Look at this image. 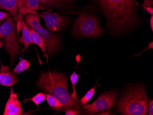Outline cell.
<instances>
[{
    "instance_id": "cell-1",
    "label": "cell",
    "mask_w": 153,
    "mask_h": 115,
    "mask_svg": "<svg viewBox=\"0 0 153 115\" xmlns=\"http://www.w3.org/2000/svg\"><path fill=\"white\" fill-rule=\"evenodd\" d=\"M114 33L125 32L137 23L136 4L134 0H97Z\"/></svg>"
},
{
    "instance_id": "cell-2",
    "label": "cell",
    "mask_w": 153,
    "mask_h": 115,
    "mask_svg": "<svg viewBox=\"0 0 153 115\" xmlns=\"http://www.w3.org/2000/svg\"><path fill=\"white\" fill-rule=\"evenodd\" d=\"M68 78L63 73L42 71L36 83L39 89L56 98L64 108L79 105V101L74 100L68 91Z\"/></svg>"
},
{
    "instance_id": "cell-3",
    "label": "cell",
    "mask_w": 153,
    "mask_h": 115,
    "mask_svg": "<svg viewBox=\"0 0 153 115\" xmlns=\"http://www.w3.org/2000/svg\"><path fill=\"white\" fill-rule=\"evenodd\" d=\"M148 99L144 86H135L121 97L117 108L122 115H146L148 107Z\"/></svg>"
},
{
    "instance_id": "cell-4",
    "label": "cell",
    "mask_w": 153,
    "mask_h": 115,
    "mask_svg": "<svg viewBox=\"0 0 153 115\" xmlns=\"http://www.w3.org/2000/svg\"><path fill=\"white\" fill-rule=\"evenodd\" d=\"M17 31L16 24L11 16L7 17L6 21L0 25V42L10 55L11 66L21 52Z\"/></svg>"
},
{
    "instance_id": "cell-5",
    "label": "cell",
    "mask_w": 153,
    "mask_h": 115,
    "mask_svg": "<svg viewBox=\"0 0 153 115\" xmlns=\"http://www.w3.org/2000/svg\"><path fill=\"white\" fill-rule=\"evenodd\" d=\"M40 14L29 13L24 17L25 22L30 27L35 30L42 37L47 44V52L51 56L58 52L61 49V40L58 33L52 35L48 29H45L40 24Z\"/></svg>"
},
{
    "instance_id": "cell-6",
    "label": "cell",
    "mask_w": 153,
    "mask_h": 115,
    "mask_svg": "<svg viewBox=\"0 0 153 115\" xmlns=\"http://www.w3.org/2000/svg\"><path fill=\"white\" fill-rule=\"evenodd\" d=\"M72 32L73 35L77 37L94 38L100 36L104 30L100 26L96 17L82 14L76 20Z\"/></svg>"
},
{
    "instance_id": "cell-7",
    "label": "cell",
    "mask_w": 153,
    "mask_h": 115,
    "mask_svg": "<svg viewBox=\"0 0 153 115\" xmlns=\"http://www.w3.org/2000/svg\"><path fill=\"white\" fill-rule=\"evenodd\" d=\"M118 94L117 90H113L101 94L92 104L82 106L83 114L93 115L114 107Z\"/></svg>"
},
{
    "instance_id": "cell-8",
    "label": "cell",
    "mask_w": 153,
    "mask_h": 115,
    "mask_svg": "<svg viewBox=\"0 0 153 115\" xmlns=\"http://www.w3.org/2000/svg\"><path fill=\"white\" fill-rule=\"evenodd\" d=\"M40 17L45 20V26L50 31L56 32L63 30L69 24V19L65 15H61L58 13L43 11L40 13Z\"/></svg>"
},
{
    "instance_id": "cell-9",
    "label": "cell",
    "mask_w": 153,
    "mask_h": 115,
    "mask_svg": "<svg viewBox=\"0 0 153 115\" xmlns=\"http://www.w3.org/2000/svg\"><path fill=\"white\" fill-rule=\"evenodd\" d=\"M23 114L20 102L18 98V94L14 92L11 88L10 96L5 106L3 115H20Z\"/></svg>"
},
{
    "instance_id": "cell-10",
    "label": "cell",
    "mask_w": 153,
    "mask_h": 115,
    "mask_svg": "<svg viewBox=\"0 0 153 115\" xmlns=\"http://www.w3.org/2000/svg\"><path fill=\"white\" fill-rule=\"evenodd\" d=\"M0 70V85L10 87L15 85L19 81L16 74L10 71L8 67L4 66Z\"/></svg>"
},
{
    "instance_id": "cell-11",
    "label": "cell",
    "mask_w": 153,
    "mask_h": 115,
    "mask_svg": "<svg viewBox=\"0 0 153 115\" xmlns=\"http://www.w3.org/2000/svg\"><path fill=\"white\" fill-rule=\"evenodd\" d=\"M31 35V44H36L40 48L48 62V56L46 49L47 44L45 39L40 36L35 30L30 27Z\"/></svg>"
},
{
    "instance_id": "cell-12",
    "label": "cell",
    "mask_w": 153,
    "mask_h": 115,
    "mask_svg": "<svg viewBox=\"0 0 153 115\" xmlns=\"http://www.w3.org/2000/svg\"><path fill=\"white\" fill-rule=\"evenodd\" d=\"M0 9L6 10L9 13L11 17L14 18L19 12L17 0H0Z\"/></svg>"
},
{
    "instance_id": "cell-13",
    "label": "cell",
    "mask_w": 153,
    "mask_h": 115,
    "mask_svg": "<svg viewBox=\"0 0 153 115\" xmlns=\"http://www.w3.org/2000/svg\"><path fill=\"white\" fill-rule=\"evenodd\" d=\"M22 25L21 31L22 33V37L21 38L19 41L21 43L24 45V49L25 51L27 50L29 45L31 44V35L30 31V27L24 21L22 20Z\"/></svg>"
},
{
    "instance_id": "cell-14",
    "label": "cell",
    "mask_w": 153,
    "mask_h": 115,
    "mask_svg": "<svg viewBox=\"0 0 153 115\" xmlns=\"http://www.w3.org/2000/svg\"><path fill=\"white\" fill-rule=\"evenodd\" d=\"M24 7L30 10H45L47 9L48 11H52V10L45 7L42 5H39L38 0H22L19 4V8Z\"/></svg>"
},
{
    "instance_id": "cell-15",
    "label": "cell",
    "mask_w": 153,
    "mask_h": 115,
    "mask_svg": "<svg viewBox=\"0 0 153 115\" xmlns=\"http://www.w3.org/2000/svg\"><path fill=\"white\" fill-rule=\"evenodd\" d=\"M72 0H46L47 7L56 9L66 8L71 5Z\"/></svg>"
},
{
    "instance_id": "cell-16",
    "label": "cell",
    "mask_w": 153,
    "mask_h": 115,
    "mask_svg": "<svg viewBox=\"0 0 153 115\" xmlns=\"http://www.w3.org/2000/svg\"><path fill=\"white\" fill-rule=\"evenodd\" d=\"M46 101L48 105L52 107V109L56 111H60L64 108V106L56 98L49 93H45Z\"/></svg>"
},
{
    "instance_id": "cell-17",
    "label": "cell",
    "mask_w": 153,
    "mask_h": 115,
    "mask_svg": "<svg viewBox=\"0 0 153 115\" xmlns=\"http://www.w3.org/2000/svg\"><path fill=\"white\" fill-rule=\"evenodd\" d=\"M46 99V96L45 94L43 93H38L36 95L33 96V97L29 99H25L24 100H23V102L24 103H26L29 101H32L37 106L38 109H39V106L40 104L43 102L44 100Z\"/></svg>"
},
{
    "instance_id": "cell-18",
    "label": "cell",
    "mask_w": 153,
    "mask_h": 115,
    "mask_svg": "<svg viewBox=\"0 0 153 115\" xmlns=\"http://www.w3.org/2000/svg\"><path fill=\"white\" fill-rule=\"evenodd\" d=\"M30 62L27 60L24 59H21L13 72L16 74L22 73L30 68Z\"/></svg>"
},
{
    "instance_id": "cell-19",
    "label": "cell",
    "mask_w": 153,
    "mask_h": 115,
    "mask_svg": "<svg viewBox=\"0 0 153 115\" xmlns=\"http://www.w3.org/2000/svg\"><path fill=\"white\" fill-rule=\"evenodd\" d=\"M62 111L65 112L66 115H78L80 114L82 111V108L80 105L76 106L66 107H64L61 111H58L56 113Z\"/></svg>"
},
{
    "instance_id": "cell-20",
    "label": "cell",
    "mask_w": 153,
    "mask_h": 115,
    "mask_svg": "<svg viewBox=\"0 0 153 115\" xmlns=\"http://www.w3.org/2000/svg\"><path fill=\"white\" fill-rule=\"evenodd\" d=\"M70 79L72 84V88H73V93L71 94V96L75 101H78L79 99L77 97V94H76V91L75 85L78 82V79H79V74L76 73V71L72 74V75L70 76Z\"/></svg>"
},
{
    "instance_id": "cell-21",
    "label": "cell",
    "mask_w": 153,
    "mask_h": 115,
    "mask_svg": "<svg viewBox=\"0 0 153 115\" xmlns=\"http://www.w3.org/2000/svg\"><path fill=\"white\" fill-rule=\"evenodd\" d=\"M96 86L94 87L90 90L88 91L85 94L84 96L82 97L80 99H79V102L80 104L82 106L85 105L87 104L90 99L92 98L94 96L95 93V90L96 89Z\"/></svg>"
},
{
    "instance_id": "cell-22",
    "label": "cell",
    "mask_w": 153,
    "mask_h": 115,
    "mask_svg": "<svg viewBox=\"0 0 153 115\" xmlns=\"http://www.w3.org/2000/svg\"><path fill=\"white\" fill-rule=\"evenodd\" d=\"M19 12L20 14L21 15H27V14H29V13H32V14H37V15H39L36 11L30 10V9H28V8H25V7H21L19 9Z\"/></svg>"
},
{
    "instance_id": "cell-23",
    "label": "cell",
    "mask_w": 153,
    "mask_h": 115,
    "mask_svg": "<svg viewBox=\"0 0 153 115\" xmlns=\"http://www.w3.org/2000/svg\"><path fill=\"white\" fill-rule=\"evenodd\" d=\"M10 16V14L4 11H0V22H2V20H5Z\"/></svg>"
},
{
    "instance_id": "cell-24",
    "label": "cell",
    "mask_w": 153,
    "mask_h": 115,
    "mask_svg": "<svg viewBox=\"0 0 153 115\" xmlns=\"http://www.w3.org/2000/svg\"><path fill=\"white\" fill-rule=\"evenodd\" d=\"M153 0H144L143 3V7L144 9L148 7H151L153 6Z\"/></svg>"
},
{
    "instance_id": "cell-25",
    "label": "cell",
    "mask_w": 153,
    "mask_h": 115,
    "mask_svg": "<svg viewBox=\"0 0 153 115\" xmlns=\"http://www.w3.org/2000/svg\"><path fill=\"white\" fill-rule=\"evenodd\" d=\"M149 115H153V100L149 99Z\"/></svg>"
},
{
    "instance_id": "cell-26",
    "label": "cell",
    "mask_w": 153,
    "mask_h": 115,
    "mask_svg": "<svg viewBox=\"0 0 153 115\" xmlns=\"http://www.w3.org/2000/svg\"><path fill=\"white\" fill-rule=\"evenodd\" d=\"M149 49H153V42H151V43H149L148 48L147 49L145 50H143V51L142 52H141V53H138L137 55H136L135 56H139L142 53H143V52L146 51V50H148Z\"/></svg>"
},
{
    "instance_id": "cell-27",
    "label": "cell",
    "mask_w": 153,
    "mask_h": 115,
    "mask_svg": "<svg viewBox=\"0 0 153 115\" xmlns=\"http://www.w3.org/2000/svg\"><path fill=\"white\" fill-rule=\"evenodd\" d=\"M111 111H105L104 112H100V113H98V114H96V115H111Z\"/></svg>"
},
{
    "instance_id": "cell-28",
    "label": "cell",
    "mask_w": 153,
    "mask_h": 115,
    "mask_svg": "<svg viewBox=\"0 0 153 115\" xmlns=\"http://www.w3.org/2000/svg\"><path fill=\"white\" fill-rule=\"evenodd\" d=\"M145 10H146L149 14L151 15H153V8L151 7H148L145 8Z\"/></svg>"
},
{
    "instance_id": "cell-29",
    "label": "cell",
    "mask_w": 153,
    "mask_h": 115,
    "mask_svg": "<svg viewBox=\"0 0 153 115\" xmlns=\"http://www.w3.org/2000/svg\"><path fill=\"white\" fill-rule=\"evenodd\" d=\"M150 27L151 28V30L153 31V16L152 15L150 19Z\"/></svg>"
},
{
    "instance_id": "cell-30",
    "label": "cell",
    "mask_w": 153,
    "mask_h": 115,
    "mask_svg": "<svg viewBox=\"0 0 153 115\" xmlns=\"http://www.w3.org/2000/svg\"><path fill=\"white\" fill-rule=\"evenodd\" d=\"M18 1V5H19V4L20 3L21 1L22 0H17Z\"/></svg>"
},
{
    "instance_id": "cell-31",
    "label": "cell",
    "mask_w": 153,
    "mask_h": 115,
    "mask_svg": "<svg viewBox=\"0 0 153 115\" xmlns=\"http://www.w3.org/2000/svg\"><path fill=\"white\" fill-rule=\"evenodd\" d=\"M1 45H2V43L1 42H0V50H1Z\"/></svg>"
},
{
    "instance_id": "cell-32",
    "label": "cell",
    "mask_w": 153,
    "mask_h": 115,
    "mask_svg": "<svg viewBox=\"0 0 153 115\" xmlns=\"http://www.w3.org/2000/svg\"><path fill=\"white\" fill-rule=\"evenodd\" d=\"M1 23H2V22H0V25L1 24Z\"/></svg>"
}]
</instances>
